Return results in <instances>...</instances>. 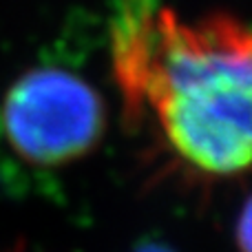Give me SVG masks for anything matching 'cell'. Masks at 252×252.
<instances>
[{
	"label": "cell",
	"instance_id": "obj_1",
	"mask_svg": "<svg viewBox=\"0 0 252 252\" xmlns=\"http://www.w3.org/2000/svg\"><path fill=\"white\" fill-rule=\"evenodd\" d=\"M113 71L126 111L151 113L182 161L219 177L252 168V27L118 0Z\"/></svg>",
	"mask_w": 252,
	"mask_h": 252
},
{
	"label": "cell",
	"instance_id": "obj_2",
	"mask_svg": "<svg viewBox=\"0 0 252 252\" xmlns=\"http://www.w3.org/2000/svg\"><path fill=\"white\" fill-rule=\"evenodd\" d=\"M102 95L80 75L38 66L7 89L0 104V135L27 166L60 168L87 157L102 142Z\"/></svg>",
	"mask_w": 252,
	"mask_h": 252
},
{
	"label": "cell",
	"instance_id": "obj_3",
	"mask_svg": "<svg viewBox=\"0 0 252 252\" xmlns=\"http://www.w3.org/2000/svg\"><path fill=\"white\" fill-rule=\"evenodd\" d=\"M237 248L239 252H252V197L246 201L239 219H237Z\"/></svg>",
	"mask_w": 252,
	"mask_h": 252
},
{
	"label": "cell",
	"instance_id": "obj_4",
	"mask_svg": "<svg viewBox=\"0 0 252 252\" xmlns=\"http://www.w3.org/2000/svg\"><path fill=\"white\" fill-rule=\"evenodd\" d=\"M135 252H173L168 248L166 244H157V241H151V244H144V246H139Z\"/></svg>",
	"mask_w": 252,
	"mask_h": 252
}]
</instances>
